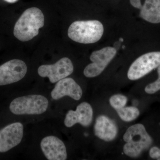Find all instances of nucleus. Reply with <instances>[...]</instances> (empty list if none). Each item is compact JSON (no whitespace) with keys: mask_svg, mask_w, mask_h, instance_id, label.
<instances>
[{"mask_svg":"<svg viewBox=\"0 0 160 160\" xmlns=\"http://www.w3.org/2000/svg\"><path fill=\"white\" fill-rule=\"evenodd\" d=\"M45 18L42 12L37 7L26 9L18 20L13 29V34L21 42L32 39L44 26Z\"/></svg>","mask_w":160,"mask_h":160,"instance_id":"nucleus-1","label":"nucleus"},{"mask_svg":"<svg viewBox=\"0 0 160 160\" xmlns=\"http://www.w3.org/2000/svg\"><path fill=\"white\" fill-rule=\"evenodd\" d=\"M126 142L123 151L126 155L131 158H137L144 150L151 146L152 139L146 131L145 126L137 124L129 127L123 136Z\"/></svg>","mask_w":160,"mask_h":160,"instance_id":"nucleus-2","label":"nucleus"},{"mask_svg":"<svg viewBox=\"0 0 160 160\" xmlns=\"http://www.w3.org/2000/svg\"><path fill=\"white\" fill-rule=\"evenodd\" d=\"M103 32V25L98 20L78 21L73 22L69 26L68 35L77 42L92 44L100 40Z\"/></svg>","mask_w":160,"mask_h":160,"instance_id":"nucleus-3","label":"nucleus"},{"mask_svg":"<svg viewBox=\"0 0 160 160\" xmlns=\"http://www.w3.org/2000/svg\"><path fill=\"white\" fill-rule=\"evenodd\" d=\"M49 101L39 94H31L16 98L9 105L12 113L20 115H39L47 110Z\"/></svg>","mask_w":160,"mask_h":160,"instance_id":"nucleus-4","label":"nucleus"},{"mask_svg":"<svg viewBox=\"0 0 160 160\" xmlns=\"http://www.w3.org/2000/svg\"><path fill=\"white\" fill-rule=\"evenodd\" d=\"M160 65V51L145 53L132 64L127 76L130 80H137L148 74Z\"/></svg>","mask_w":160,"mask_h":160,"instance_id":"nucleus-5","label":"nucleus"},{"mask_svg":"<svg viewBox=\"0 0 160 160\" xmlns=\"http://www.w3.org/2000/svg\"><path fill=\"white\" fill-rule=\"evenodd\" d=\"M116 53V49L112 47H106L93 52L90 56V61L92 62L85 68L84 75L89 78L99 75L114 58Z\"/></svg>","mask_w":160,"mask_h":160,"instance_id":"nucleus-6","label":"nucleus"},{"mask_svg":"<svg viewBox=\"0 0 160 160\" xmlns=\"http://www.w3.org/2000/svg\"><path fill=\"white\" fill-rule=\"evenodd\" d=\"M73 69L71 60L68 58H63L52 65L40 66L38 72L41 77L48 78L50 82L55 83L71 75Z\"/></svg>","mask_w":160,"mask_h":160,"instance_id":"nucleus-7","label":"nucleus"},{"mask_svg":"<svg viewBox=\"0 0 160 160\" xmlns=\"http://www.w3.org/2000/svg\"><path fill=\"white\" fill-rule=\"evenodd\" d=\"M27 72L26 63L22 60L12 59L0 66V86L17 82L23 79Z\"/></svg>","mask_w":160,"mask_h":160,"instance_id":"nucleus-8","label":"nucleus"},{"mask_svg":"<svg viewBox=\"0 0 160 160\" xmlns=\"http://www.w3.org/2000/svg\"><path fill=\"white\" fill-rule=\"evenodd\" d=\"M24 134V126L20 122L9 124L0 129V152L4 153L18 145Z\"/></svg>","mask_w":160,"mask_h":160,"instance_id":"nucleus-9","label":"nucleus"},{"mask_svg":"<svg viewBox=\"0 0 160 160\" xmlns=\"http://www.w3.org/2000/svg\"><path fill=\"white\" fill-rule=\"evenodd\" d=\"M93 118V110L91 105L83 102L78 105L75 111L69 110L66 113L64 124L67 127H72L79 123L84 127L91 125Z\"/></svg>","mask_w":160,"mask_h":160,"instance_id":"nucleus-10","label":"nucleus"},{"mask_svg":"<svg viewBox=\"0 0 160 160\" xmlns=\"http://www.w3.org/2000/svg\"><path fill=\"white\" fill-rule=\"evenodd\" d=\"M40 146L43 153L48 160H65L67 159L66 146L62 140L56 137H46L41 141Z\"/></svg>","mask_w":160,"mask_h":160,"instance_id":"nucleus-11","label":"nucleus"},{"mask_svg":"<svg viewBox=\"0 0 160 160\" xmlns=\"http://www.w3.org/2000/svg\"><path fill=\"white\" fill-rule=\"evenodd\" d=\"M82 90L73 79L66 78L57 82L51 92V97L58 100L68 96L76 101H78L82 96Z\"/></svg>","mask_w":160,"mask_h":160,"instance_id":"nucleus-12","label":"nucleus"},{"mask_svg":"<svg viewBox=\"0 0 160 160\" xmlns=\"http://www.w3.org/2000/svg\"><path fill=\"white\" fill-rule=\"evenodd\" d=\"M94 134L100 139L110 142L117 136L118 129L116 124L108 117L101 115L96 120Z\"/></svg>","mask_w":160,"mask_h":160,"instance_id":"nucleus-13","label":"nucleus"},{"mask_svg":"<svg viewBox=\"0 0 160 160\" xmlns=\"http://www.w3.org/2000/svg\"><path fill=\"white\" fill-rule=\"evenodd\" d=\"M140 9L143 19L153 24L160 23V0H146Z\"/></svg>","mask_w":160,"mask_h":160,"instance_id":"nucleus-14","label":"nucleus"},{"mask_svg":"<svg viewBox=\"0 0 160 160\" xmlns=\"http://www.w3.org/2000/svg\"><path fill=\"white\" fill-rule=\"evenodd\" d=\"M117 112L120 118L126 122L133 121L138 117L140 115L139 110L133 106L124 107L118 109Z\"/></svg>","mask_w":160,"mask_h":160,"instance_id":"nucleus-15","label":"nucleus"},{"mask_svg":"<svg viewBox=\"0 0 160 160\" xmlns=\"http://www.w3.org/2000/svg\"><path fill=\"white\" fill-rule=\"evenodd\" d=\"M127 101L128 99L126 96L120 94L112 96L109 100V103L112 107L116 110L125 107Z\"/></svg>","mask_w":160,"mask_h":160,"instance_id":"nucleus-16","label":"nucleus"},{"mask_svg":"<svg viewBox=\"0 0 160 160\" xmlns=\"http://www.w3.org/2000/svg\"><path fill=\"white\" fill-rule=\"evenodd\" d=\"M158 79L147 85L145 88V90L146 93L153 94L160 90V65L158 67Z\"/></svg>","mask_w":160,"mask_h":160,"instance_id":"nucleus-17","label":"nucleus"},{"mask_svg":"<svg viewBox=\"0 0 160 160\" xmlns=\"http://www.w3.org/2000/svg\"><path fill=\"white\" fill-rule=\"evenodd\" d=\"M149 154L152 158L160 160V149L158 147H152L149 151Z\"/></svg>","mask_w":160,"mask_h":160,"instance_id":"nucleus-18","label":"nucleus"},{"mask_svg":"<svg viewBox=\"0 0 160 160\" xmlns=\"http://www.w3.org/2000/svg\"><path fill=\"white\" fill-rule=\"evenodd\" d=\"M130 2L132 6L137 9H141L142 6L141 4V0H130Z\"/></svg>","mask_w":160,"mask_h":160,"instance_id":"nucleus-19","label":"nucleus"},{"mask_svg":"<svg viewBox=\"0 0 160 160\" xmlns=\"http://www.w3.org/2000/svg\"><path fill=\"white\" fill-rule=\"evenodd\" d=\"M4 1L9 3H14L18 2V0H4Z\"/></svg>","mask_w":160,"mask_h":160,"instance_id":"nucleus-20","label":"nucleus"}]
</instances>
